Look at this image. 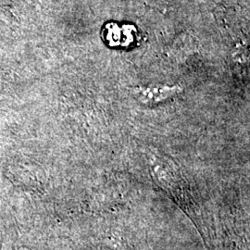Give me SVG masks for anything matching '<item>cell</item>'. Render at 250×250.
<instances>
[{
	"mask_svg": "<svg viewBox=\"0 0 250 250\" xmlns=\"http://www.w3.org/2000/svg\"><path fill=\"white\" fill-rule=\"evenodd\" d=\"M183 92V86L175 85H156L135 87L133 89L135 99L143 104H157L168 100Z\"/></svg>",
	"mask_w": 250,
	"mask_h": 250,
	"instance_id": "cell-1",
	"label": "cell"
}]
</instances>
